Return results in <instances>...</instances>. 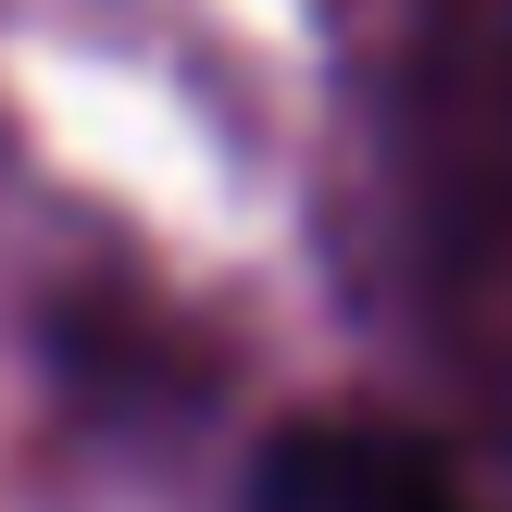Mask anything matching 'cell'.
<instances>
[{"instance_id": "obj_1", "label": "cell", "mask_w": 512, "mask_h": 512, "mask_svg": "<svg viewBox=\"0 0 512 512\" xmlns=\"http://www.w3.org/2000/svg\"><path fill=\"white\" fill-rule=\"evenodd\" d=\"M250 512H475V500L388 425H288L250 475Z\"/></svg>"}]
</instances>
